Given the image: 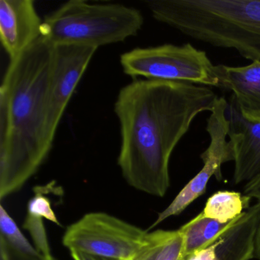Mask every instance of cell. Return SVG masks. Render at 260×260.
Instances as JSON below:
<instances>
[{
  "label": "cell",
  "instance_id": "cell-16",
  "mask_svg": "<svg viewBox=\"0 0 260 260\" xmlns=\"http://www.w3.org/2000/svg\"><path fill=\"white\" fill-rule=\"evenodd\" d=\"M51 184L34 188L35 196L28 203V214L32 217L45 219L58 226H61L57 215L51 206L50 199L45 196L51 188Z\"/></svg>",
  "mask_w": 260,
  "mask_h": 260
},
{
  "label": "cell",
  "instance_id": "cell-3",
  "mask_svg": "<svg viewBox=\"0 0 260 260\" xmlns=\"http://www.w3.org/2000/svg\"><path fill=\"white\" fill-rule=\"evenodd\" d=\"M153 17L188 37L260 61V0H154Z\"/></svg>",
  "mask_w": 260,
  "mask_h": 260
},
{
  "label": "cell",
  "instance_id": "cell-11",
  "mask_svg": "<svg viewBox=\"0 0 260 260\" xmlns=\"http://www.w3.org/2000/svg\"><path fill=\"white\" fill-rule=\"evenodd\" d=\"M218 87L232 92L240 112L249 121H260V61L242 67L214 66Z\"/></svg>",
  "mask_w": 260,
  "mask_h": 260
},
{
  "label": "cell",
  "instance_id": "cell-1",
  "mask_svg": "<svg viewBox=\"0 0 260 260\" xmlns=\"http://www.w3.org/2000/svg\"><path fill=\"white\" fill-rule=\"evenodd\" d=\"M217 97L211 87L184 82L143 79L124 86L115 112L121 132L118 164L127 184L164 197L172 153L194 118L212 111Z\"/></svg>",
  "mask_w": 260,
  "mask_h": 260
},
{
  "label": "cell",
  "instance_id": "cell-5",
  "mask_svg": "<svg viewBox=\"0 0 260 260\" xmlns=\"http://www.w3.org/2000/svg\"><path fill=\"white\" fill-rule=\"evenodd\" d=\"M121 68L134 79L184 82L218 87L214 66L206 52L191 44L135 48L121 54Z\"/></svg>",
  "mask_w": 260,
  "mask_h": 260
},
{
  "label": "cell",
  "instance_id": "cell-13",
  "mask_svg": "<svg viewBox=\"0 0 260 260\" xmlns=\"http://www.w3.org/2000/svg\"><path fill=\"white\" fill-rule=\"evenodd\" d=\"M183 235L180 229L147 231L144 243L127 260H180Z\"/></svg>",
  "mask_w": 260,
  "mask_h": 260
},
{
  "label": "cell",
  "instance_id": "cell-15",
  "mask_svg": "<svg viewBox=\"0 0 260 260\" xmlns=\"http://www.w3.org/2000/svg\"><path fill=\"white\" fill-rule=\"evenodd\" d=\"M0 237L4 239L13 249L30 255L39 253L2 205L0 207Z\"/></svg>",
  "mask_w": 260,
  "mask_h": 260
},
{
  "label": "cell",
  "instance_id": "cell-21",
  "mask_svg": "<svg viewBox=\"0 0 260 260\" xmlns=\"http://www.w3.org/2000/svg\"><path fill=\"white\" fill-rule=\"evenodd\" d=\"M71 256L74 260H115L111 258H103V257L94 256L78 252H71Z\"/></svg>",
  "mask_w": 260,
  "mask_h": 260
},
{
  "label": "cell",
  "instance_id": "cell-4",
  "mask_svg": "<svg viewBox=\"0 0 260 260\" xmlns=\"http://www.w3.org/2000/svg\"><path fill=\"white\" fill-rule=\"evenodd\" d=\"M143 25L142 13L133 7L72 0L45 17L42 37L54 46L74 45L98 49L136 36Z\"/></svg>",
  "mask_w": 260,
  "mask_h": 260
},
{
  "label": "cell",
  "instance_id": "cell-14",
  "mask_svg": "<svg viewBox=\"0 0 260 260\" xmlns=\"http://www.w3.org/2000/svg\"><path fill=\"white\" fill-rule=\"evenodd\" d=\"M252 198L237 191H218L208 198L202 215L222 223H228L249 208Z\"/></svg>",
  "mask_w": 260,
  "mask_h": 260
},
{
  "label": "cell",
  "instance_id": "cell-6",
  "mask_svg": "<svg viewBox=\"0 0 260 260\" xmlns=\"http://www.w3.org/2000/svg\"><path fill=\"white\" fill-rule=\"evenodd\" d=\"M147 231L104 212H90L67 228L62 243L70 252L127 260L144 243Z\"/></svg>",
  "mask_w": 260,
  "mask_h": 260
},
{
  "label": "cell",
  "instance_id": "cell-10",
  "mask_svg": "<svg viewBox=\"0 0 260 260\" xmlns=\"http://www.w3.org/2000/svg\"><path fill=\"white\" fill-rule=\"evenodd\" d=\"M229 141L235 154L234 184L249 182L260 174V121L243 117L234 99L228 101Z\"/></svg>",
  "mask_w": 260,
  "mask_h": 260
},
{
  "label": "cell",
  "instance_id": "cell-17",
  "mask_svg": "<svg viewBox=\"0 0 260 260\" xmlns=\"http://www.w3.org/2000/svg\"><path fill=\"white\" fill-rule=\"evenodd\" d=\"M43 220L27 214L23 228L31 235L34 246L38 252L43 255H51V249Z\"/></svg>",
  "mask_w": 260,
  "mask_h": 260
},
{
  "label": "cell",
  "instance_id": "cell-12",
  "mask_svg": "<svg viewBox=\"0 0 260 260\" xmlns=\"http://www.w3.org/2000/svg\"><path fill=\"white\" fill-rule=\"evenodd\" d=\"M240 216L231 222L222 223L214 219L204 217L202 213H199L190 221L182 225L179 228L183 235V249L180 260H185L194 252L212 245Z\"/></svg>",
  "mask_w": 260,
  "mask_h": 260
},
{
  "label": "cell",
  "instance_id": "cell-2",
  "mask_svg": "<svg viewBox=\"0 0 260 260\" xmlns=\"http://www.w3.org/2000/svg\"><path fill=\"white\" fill-rule=\"evenodd\" d=\"M55 46L41 37L10 60L0 87V199L23 187L45 162L56 132L50 93Z\"/></svg>",
  "mask_w": 260,
  "mask_h": 260
},
{
  "label": "cell",
  "instance_id": "cell-7",
  "mask_svg": "<svg viewBox=\"0 0 260 260\" xmlns=\"http://www.w3.org/2000/svg\"><path fill=\"white\" fill-rule=\"evenodd\" d=\"M226 107L228 100L224 97H217L207 120L206 131L209 135L210 143L208 148L200 155L203 167L179 191L170 205L158 214L157 218L147 231H151L169 217L183 212L193 202L205 193L212 176L218 181L223 179L222 165L235 159L234 148L229 140H226L229 134Z\"/></svg>",
  "mask_w": 260,
  "mask_h": 260
},
{
  "label": "cell",
  "instance_id": "cell-9",
  "mask_svg": "<svg viewBox=\"0 0 260 260\" xmlns=\"http://www.w3.org/2000/svg\"><path fill=\"white\" fill-rule=\"evenodd\" d=\"M42 24L32 0L0 1V39L10 60L42 37Z\"/></svg>",
  "mask_w": 260,
  "mask_h": 260
},
{
  "label": "cell",
  "instance_id": "cell-22",
  "mask_svg": "<svg viewBox=\"0 0 260 260\" xmlns=\"http://www.w3.org/2000/svg\"><path fill=\"white\" fill-rule=\"evenodd\" d=\"M255 258L260 260V219L258 231H257L256 237H255Z\"/></svg>",
  "mask_w": 260,
  "mask_h": 260
},
{
  "label": "cell",
  "instance_id": "cell-18",
  "mask_svg": "<svg viewBox=\"0 0 260 260\" xmlns=\"http://www.w3.org/2000/svg\"><path fill=\"white\" fill-rule=\"evenodd\" d=\"M0 255L1 260H57L52 255H43L23 253L10 246L4 239L0 237Z\"/></svg>",
  "mask_w": 260,
  "mask_h": 260
},
{
  "label": "cell",
  "instance_id": "cell-20",
  "mask_svg": "<svg viewBox=\"0 0 260 260\" xmlns=\"http://www.w3.org/2000/svg\"><path fill=\"white\" fill-rule=\"evenodd\" d=\"M185 260H219L216 252L215 243H213L206 249L194 252Z\"/></svg>",
  "mask_w": 260,
  "mask_h": 260
},
{
  "label": "cell",
  "instance_id": "cell-8",
  "mask_svg": "<svg viewBox=\"0 0 260 260\" xmlns=\"http://www.w3.org/2000/svg\"><path fill=\"white\" fill-rule=\"evenodd\" d=\"M97 49L89 47L55 46L50 93L51 127L57 133L62 117Z\"/></svg>",
  "mask_w": 260,
  "mask_h": 260
},
{
  "label": "cell",
  "instance_id": "cell-19",
  "mask_svg": "<svg viewBox=\"0 0 260 260\" xmlns=\"http://www.w3.org/2000/svg\"><path fill=\"white\" fill-rule=\"evenodd\" d=\"M243 194L260 202V174L246 182L243 188Z\"/></svg>",
  "mask_w": 260,
  "mask_h": 260
}]
</instances>
